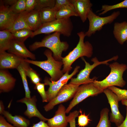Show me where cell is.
Masks as SVG:
<instances>
[{
    "label": "cell",
    "mask_w": 127,
    "mask_h": 127,
    "mask_svg": "<svg viewBox=\"0 0 127 127\" xmlns=\"http://www.w3.org/2000/svg\"><path fill=\"white\" fill-rule=\"evenodd\" d=\"M79 37V42L76 47L65 57H62V61L63 66L62 71L64 73L69 71L72 67L71 65L78 58L85 56L90 58L93 53V47L88 41L84 42L85 36V33L81 31L77 33Z\"/></svg>",
    "instance_id": "1"
},
{
    "label": "cell",
    "mask_w": 127,
    "mask_h": 127,
    "mask_svg": "<svg viewBox=\"0 0 127 127\" xmlns=\"http://www.w3.org/2000/svg\"><path fill=\"white\" fill-rule=\"evenodd\" d=\"M61 33L56 32L45 36L40 41L36 42L29 46L31 51L36 50L41 47L48 48L52 52L53 56L56 60L62 61V54L66 51L69 45L66 41H61L60 39Z\"/></svg>",
    "instance_id": "2"
},
{
    "label": "cell",
    "mask_w": 127,
    "mask_h": 127,
    "mask_svg": "<svg viewBox=\"0 0 127 127\" xmlns=\"http://www.w3.org/2000/svg\"><path fill=\"white\" fill-rule=\"evenodd\" d=\"M109 65L111 71L108 75L102 80L99 81L95 79L93 82L96 87L103 92L104 90L111 86L123 87L126 83L123 76L124 72L127 69V65L115 62L109 64Z\"/></svg>",
    "instance_id": "3"
},
{
    "label": "cell",
    "mask_w": 127,
    "mask_h": 127,
    "mask_svg": "<svg viewBox=\"0 0 127 127\" xmlns=\"http://www.w3.org/2000/svg\"><path fill=\"white\" fill-rule=\"evenodd\" d=\"M44 54L47 59L44 61H37L28 59H24L25 62L36 66L41 68L47 73L50 76V80L56 81L60 79L63 75L62 70H61L63 65L61 61L56 60L53 56L52 52L49 49L44 52Z\"/></svg>",
    "instance_id": "4"
},
{
    "label": "cell",
    "mask_w": 127,
    "mask_h": 127,
    "mask_svg": "<svg viewBox=\"0 0 127 127\" xmlns=\"http://www.w3.org/2000/svg\"><path fill=\"white\" fill-rule=\"evenodd\" d=\"M73 28V24L70 18L56 19L42 24L38 30L33 32L31 37L41 34H49L56 32L69 37L71 34Z\"/></svg>",
    "instance_id": "5"
},
{
    "label": "cell",
    "mask_w": 127,
    "mask_h": 127,
    "mask_svg": "<svg viewBox=\"0 0 127 127\" xmlns=\"http://www.w3.org/2000/svg\"><path fill=\"white\" fill-rule=\"evenodd\" d=\"M118 58V56L117 55L108 60L100 61H99L96 57H95L91 60V61L93 62V64H90L85 60L83 57H81L82 59L85 64V68L79 72L76 78L71 79L69 83L80 86L81 85L93 82L97 78L94 77L92 78H90V75L91 72L94 68L101 64L109 65V62L112 60L116 61Z\"/></svg>",
    "instance_id": "6"
},
{
    "label": "cell",
    "mask_w": 127,
    "mask_h": 127,
    "mask_svg": "<svg viewBox=\"0 0 127 127\" xmlns=\"http://www.w3.org/2000/svg\"><path fill=\"white\" fill-rule=\"evenodd\" d=\"M120 14L119 11H115L110 15L101 17L96 15L91 9L87 16L89 26L88 31L85 33V36L90 37L96 31H100L104 25L112 23Z\"/></svg>",
    "instance_id": "7"
},
{
    "label": "cell",
    "mask_w": 127,
    "mask_h": 127,
    "mask_svg": "<svg viewBox=\"0 0 127 127\" xmlns=\"http://www.w3.org/2000/svg\"><path fill=\"white\" fill-rule=\"evenodd\" d=\"M80 67V66H77L71 74H69V72H67L60 79L56 81H51L47 77L44 78V83L45 85H48L49 86L48 90L46 91L48 102H49L56 96L62 88L67 84L69 79H71L73 76L78 72Z\"/></svg>",
    "instance_id": "8"
},
{
    "label": "cell",
    "mask_w": 127,
    "mask_h": 127,
    "mask_svg": "<svg viewBox=\"0 0 127 127\" xmlns=\"http://www.w3.org/2000/svg\"><path fill=\"white\" fill-rule=\"evenodd\" d=\"M103 92L94 86L93 82L79 86L73 99L66 109V113H69L74 107L87 98L97 95Z\"/></svg>",
    "instance_id": "9"
},
{
    "label": "cell",
    "mask_w": 127,
    "mask_h": 127,
    "mask_svg": "<svg viewBox=\"0 0 127 127\" xmlns=\"http://www.w3.org/2000/svg\"><path fill=\"white\" fill-rule=\"evenodd\" d=\"M79 86L70 83L65 85L56 96L44 107V110L48 111L57 105L67 101L73 97Z\"/></svg>",
    "instance_id": "10"
},
{
    "label": "cell",
    "mask_w": 127,
    "mask_h": 127,
    "mask_svg": "<svg viewBox=\"0 0 127 127\" xmlns=\"http://www.w3.org/2000/svg\"><path fill=\"white\" fill-rule=\"evenodd\" d=\"M103 92L106 95L111 109L109 120L111 122L114 123L116 126L120 125L124 121L123 116L119 110V102L116 95L108 88L104 90Z\"/></svg>",
    "instance_id": "11"
},
{
    "label": "cell",
    "mask_w": 127,
    "mask_h": 127,
    "mask_svg": "<svg viewBox=\"0 0 127 127\" xmlns=\"http://www.w3.org/2000/svg\"><path fill=\"white\" fill-rule=\"evenodd\" d=\"M17 14L11 10L9 7L5 6L2 0H0V30L10 29L13 25Z\"/></svg>",
    "instance_id": "12"
},
{
    "label": "cell",
    "mask_w": 127,
    "mask_h": 127,
    "mask_svg": "<svg viewBox=\"0 0 127 127\" xmlns=\"http://www.w3.org/2000/svg\"><path fill=\"white\" fill-rule=\"evenodd\" d=\"M37 101L36 96L34 95L30 98L25 97L18 100L17 102L24 103L26 105L27 109L24 114L29 119L36 117L40 120L47 121L48 119L44 116L38 110L36 106Z\"/></svg>",
    "instance_id": "13"
},
{
    "label": "cell",
    "mask_w": 127,
    "mask_h": 127,
    "mask_svg": "<svg viewBox=\"0 0 127 127\" xmlns=\"http://www.w3.org/2000/svg\"><path fill=\"white\" fill-rule=\"evenodd\" d=\"M24 59L6 51L0 53V69H16Z\"/></svg>",
    "instance_id": "14"
},
{
    "label": "cell",
    "mask_w": 127,
    "mask_h": 127,
    "mask_svg": "<svg viewBox=\"0 0 127 127\" xmlns=\"http://www.w3.org/2000/svg\"><path fill=\"white\" fill-rule=\"evenodd\" d=\"M7 51L9 53L24 59L29 58L33 60L36 59L35 55L27 49L24 42L16 40H12Z\"/></svg>",
    "instance_id": "15"
},
{
    "label": "cell",
    "mask_w": 127,
    "mask_h": 127,
    "mask_svg": "<svg viewBox=\"0 0 127 127\" xmlns=\"http://www.w3.org/2000/svg\"><path fill=\"white\" fill-rule=\"evenodd\" d=\"M66 109L62 104H60L54 116L48 119L47 123L50 127H67L68 122L66 115Z\"/></svg>",
    "instance_id": "16"
},
{
    "label": "cell",
    "mask_w": 127,
    "mask_h": 127,
    "mask_svg": "<svg viewBox=\"0 0 127 127\" xmlns=\"http://www.w3.org/2000/svg\"><path fill=\"white\" fill-rule=\"evenodd\" d=\"M74 9L82 22L87 20L92 4L89 0H70Z\"/></svg>",
    "instance_id": "17"
},
{
    "label": "cell",
    "mask_w": 127,
    "mask_h": 127,
    "mask_svg": "<svg viewBox=\"0 0 127 127\" xmlns=\"http://www.w3.org/2000/svg\"><path fill=\"white\" fill-rule=\"evenodd\" d=\"M16 79L6 69H0V92H8L14 88Z\"/></svg>",
    "instance_id": "18"
},
{
    "label": "cell",
    "mask_w": 127,
    "mask_h": 127,
    "mask_svg": "<svg viewBox=\"0 0 127 127\" xmlns=\"http://www.w3.org/2000/svg\"><path fill=\"white\" fill-rule=\"evenodd\" d=\"M113 33L118 42L121 45L123 44L127 39V22L115 23Z\"/></svg>",
    "instance_id": "19"
},
{
    "label": "cell",
    "mask_w": 127,
    "mask_h": 127,
    "mask_svg": "<svg viewBox=\"0 0 127 127\" xmlns=\"http://www.w3.org/2000/svg\"><path fill=\"white\" fill-rule=\"evenodd\" d=\"M2 115L8 122L16 127H28L30 124L29 120L20 115L13 116L8 111L5 110Z\"/></svg>",
    "instance_id": "20"
},
{
    "label": "cell",
    "mask_w": 127,
    "mask_h": 127,
    "mask_svg": "<svg viewBox=\"0 0 127 127\" xmlns=\"http://www.w3.org/2000/svg\"><path fill=\"white\" fill-rule=\"evenodd\" d=\"M27 24L30 29L33 32L38 30L42 23L39 11L34 10L28 12L26 18Z\"/></svg>",
    "instance_id": "21"
},
{
    "label": "cell",
    "mask_w": 127,
    "mask_h": 127,
    "mask_svg": "<svg viewBox=\"0 0 127 127\" xmlns=\"http://www.w3.org/2000/svg\"><path fill=\"white\" fill-rule=\"evenodd\" d=\"M28 12L25 11L18 14L12 27L8 30L12 33L23 29H30L27 23L26 18Z\"/></svg>",
    "instance_id": "22"
},
{
    "label": "cell",
    "mask_w": 127,
    "mask_h": 127,
    "mask_svg": "<svg viewBox=\"0 0 127 127\" xmlns=\"http://www.w3.org/2000/svg\"><path fill=\"white\" fill-rule=\"evenodd\" d=\"M13 40L12 33L7 30L0 31V53L8 50Z\"/></svg>",
    "instance_id": "23"
},
{
    "label": "cell",
    "mask_w": 127,
    "mask_h": 127,
    "mask_svg": "<svg viewBox=\"0 0 127 127\" xmlns=\"http://www.w3.org/2000/svg\"><path fill=\"white\" fill-rule=\"evenodd\" d=\"M71 16H79L74 7L66 5L61 7L57 12L56 19L70 18Z\"/></svg>",
    "instance_id": "24"
},
{
    "label": "cell",
    "mask_w": 127,
    "mask_h": 127,
    "mask_svg": "<svg viewBox=\"0 0 127 127\" xmlns=\"http://www.w3.org/2000/svg\"><path fill=\"white\" fill-rule=\"evenodd\" d=\"M42 24L51 22L56 20L57 11L53 8H47L39 11Z\"/></svg>",
    "instance_id": "25"
},
{
    "label": "cell",
    "mask_w": 127,
    "mask_h": 127,
    "mask_svg": "<svg viewBox=\"0 0 127 127\" xmlns=\"http://www.w3.org/2000/svg\"><path fill=\"white\" fill-rule=\"evenodd\" d=\"M29 64L24 60L21 64L27 76L30 78L31 82L36 85L40 83L41 79L38 74L30 67Z\"/></svg>",
    "instance_id": "26"
},
{
    "label": "cell",
    "mask_w": 127,
    "mask_h": 127,
    "mask_svg": "<svg viewBox=\"0 0 127 127\" xmlns=\"http://www.w3.org/2000/svg\"><path fill=\"white\" fill-rule=\"evenodd\" d=\"M33 31L28 29H23L16 31L12 33L13 40L24 42L29 37H31Z\"/></svg>",
    "instance_id": "27"
},
{
    "label": "cell",
    "mask_w": 127,
    "mask_h": 127,
    "mask_svg": "<svg viewBox=\"0 0 127 127\" xmlns=\"http://www.w3.org/2000/svg\"><path fill=\"white\" fill-rule=\"evenodd\" d=\"M109 110L107 108L103 109L100 113V118L96 127H111V122L109 119Z\"/></svg>",
    "instance_id": "28"
},
{
    "label": "cell",
    "mask_w": 127,
    "mask_h": 127,
    "mask_svg": "<svg viewBox=\"0 0 127 127\" xmlns=\"http://www.w3.org/2000/svg\"><path fill=\"white\" fill-rule=\"evenodd\" d=\"M21 78L25 91V97H31V91L28 87L27 75L21 64L16 68Z\"/></svg>",
    "instance_id": "29"
},
{
    "label": "cell",
    "mask_w": 127,
    "mask_h": 127,
    "mask_svg": "<svg viewBox=\"0 0 127 127\" xmlns=\"http://www.w3.org/2000/svg\"><path fill=\"white\" fill-rule=\"evenodd\" d=\"M127 8V0H124L120 3L112 5L104 4L102 5L101 10L99 11L102 12L99 13L100 15H103L108 12L112 10L120 8Z\"/></svg>",
    "instance_id": "30"
},
{
    "label": "cell",
    "mask_w": 127,
    "mask_h": 127,
    "mask_svg": "<svg viewBox=\"0 0 127 127\" xmlns=\"http://www.w3.org/2000/svg\"><path fill=\"white\" fill-rule=\"evenodd\" d=\"M36 4L35 10H39L46 8H53L55 4V0H36Z\"/></svg>",
    "instance_id": "31"
},
{
    "label": "cell",
    "mask_w": 127,
    "mask_h": 127,
    "mask_svg": "<svg viewBox=\"0 0 127 127\" xmlns=\"http://www.w3.org/2000/svg\"><path fill=\"white\" fill-rule=\"evenodd\" d=\"M26 0H17L16 2L9 8L14 13L18 14L25 11Z\"/></svg>",
    "instance_id": "32"
},
{
    "label": "cell",
    "mask_w": 127,
    "mask_h": 127,
    "mask_svg": "<svg viewBox=\"0 0 127 127\" xmlns=\"http://www.w3.org/2000/svg\"><path fill=\"white\" fill-rule=\"evenodd\" d=\"M108 88L116 95L119 101L127 99V90L121 89L115 86H110Z\"/></svg>",
    "instance_id": "33"
},
{
    "label": "cell",
    "mask_w": 127,
    "mask_h": 127,
    "mask_svg": "<svg viewBox=\"0 0 127 127\" xmlns=\"http://www.w3.org/2000/svg\"><path fill=\"white\" fill-rule=\"evenodd\" d=\"M44 83H40L35 85L34 88L36 90L41 97L43 102H48L47 95L45 89Z\"/></svg>",
    "instance_id": "34"
},
{
    "label": "cell",
    "mask_w": 127,
    "mask_h": 127,
    "mask_svg": "<svg viewBox=\"0 0 127 127\" xmlns=\"http://www.w3.org/2000/svg\"><path fill=\"white\" fill-rule=\"evenodd\" d=\"M81 114L78 116V125L80 127H85L88 125L91 120L89 118L88 115L85 113L83 114L81 110L79 111Z\"/></svg>",
    "instance_id": "35"
},
{
    "label": "cell",
    "mask_w": 127,
    "mask_h": 127,
    "mask_svg": "<svg viewBox=\"0 0 127 127\" xmlns=\"http://www.w3.org/2000/svg\"><path fill=\"white\" fill-rule=\"evenodd\" d=\"M79 113V111H75L70 113L67 116V121L69 123L70 127H76L75 119Z\"/></svg>",
    "instance_id": "36"
},
{
    "label": "cell",
    "mask_w": 127,
    "mask_h": 127,
    "mask_svg": "<svg viewBox=\"0 0 127 127\" xmlns=\"http://www.w3.org/2000/svg\"><path fill=\"white\" fill-rule=\"evenodd\" d=\"M66 5L74 7L70 0H55L54 8L57 11L62 7Z\"/></svg>",
    "instance_id": "37"
},
{
    "label": "cell",
    "mask_w": 127,
    "mask_h": 127,
    "mask_svg": "<svg viewBox=\"0 0 127 127\" xmlns=\"http://www.w3.org/2000/svg\"><path fill=\"white\" fill-rule=\"evenodd\" d=\"M36 4V0H26L25 11L29 12L34 10Z\"/></svg>",
    "instance_id": "38"
},
{
    "label": "cell",
    "mask_w": 127,
    "mask_h": 127,
    "mask_svg": "<svg viewBox=\"0 0 127 127\" xmlns=\"http://www.w3.org/2000/svg\"><path fill=\"white\" fill-rule=\"evenodd\" d=\"M0 127H16L10 124L6 120L4 117L0 115Z\"/></svg>",
    "instance_id": "39"
},
{
    "label": "cell",
    "mask_w": 127,
    "mask_h": 127,
    "mask_svg": "<svg viewBox=\"0 0 127 127\" xmlns=\"http://www.w3.org/2000/svg\"><path fill=\"white\" fill-rule=\"evenodd\" d=\"M30 127H50L47 123L45 121L40 120L37 123L34 124Z\"/></svg>",
    "instance_id": "40"
},
{
    "label": "cell",
    "mask_w": 127,
    "mask_h": 127,
    "mask_svg": "<svg viewBox=\"0 0 127 127\" xmlns=\"http://www.w3.org/2000/svg\"><path fill=\"white\" fill-rule=\"evenodd\" d=\"M17 0H2L5 6L9 7L14 4Z\"/></svg>",
    "instance_id": "41"
},
{
    "label": "cell",
    "mask_w": 127,
    "mask_h": 127,
    "mask_svg": "<svg viewBox=\"0 0 127 127\" xmlns=\"http://www.w3.org/2000/svg\"><path fill=\"white\" fill-rule=\"evenodd\" d=\"M126 117L122 123L119 126L115 127H127V107H126Z\"/></svg>",
    "instance_id": "42"
},
{
    "label": "cell",
    "mask_w": 127,
    "mask_h": 127,
    "mask_svg": "<svg viewBox=\"0 0 127 127\" xmlns=\"http://www.w3.org/2000/svg\"><path fill=\"white\" fill-rule=\"evenodd\" d=\"M5 111L4 107L3 101L0 100V114L2 115Z\"/></svg>",
    "instance_id": "43"
},
{
    "label": "cell",
    "mask_w": 127,
    "mask_h": 127,
    "mask_svg": "<svg viewBox=\"0 0 127 127\" xmlns=\"http://www.w3.org/2000/svg\"><path fill=\"white\" fill-rule=\"evenodd\" d=\"M121 102L122 105L127 107V99L122 100Z\"/></svg>",
    "instance_id": "44"
},
{
    "label": "cell",
    "mask_w": 127,
    "mask_h": 127,
    "mask_svg": "<svg viewBox=\"0 0 127 127\" xmlns=\"http://www.w3.org/2000/svg\"><path fill=\"white\" fill-rule=\"evenodd\" d=\"M126 41H127V40H126Z\"/></svg>",
    "instance_id": "45"
}]
</instances>
